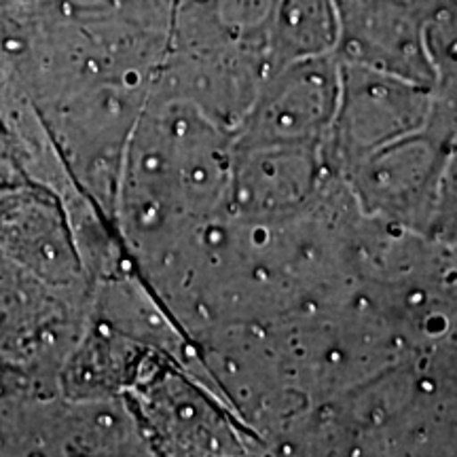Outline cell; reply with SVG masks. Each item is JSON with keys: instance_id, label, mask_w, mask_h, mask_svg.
Returning a JSON list of instances; mask_svg holds the SVG:
<instances>
[{"instance_id": "obj_1", "label": "cell", "mask_w": 457, "mask_h": 457, "mask_svg": "<svg viewBox=\"0 0 457 457\" xmlns=\"http://www.w3.org/2000/svg\"><path fill=\"white\" fill-rule=\"evenodd\" d=\"M339 64L341 91L327 138V162L343 179L379 146L424 129L432 89L352 62Z\"/></svg>"}, {"instance_id": "obj_2", "label": "cell", "mask_w": 457, "mask_h": 457, "mask_svg": "<svg viewBox=\"0 0 457 457\" xmlns=\"http://www.w3.org/2000/svg\"><path fill=\"white\" fill-rule=\"evenodd\" d=\"M449 153V142L426 125L379 146L343 180L362 214L428 236Z\"/></svg>"}, {"instance_id": "obj_3", "label": "cell", "mask_w": 457, "mask_h": 457, "mask_svg": "<svg viewBox=\"0 0 457 457\" xmlns=\"http://www.w3.org/2000/svg\"><path fill=\"white\" fill-rule=\"evenodd\" d=\"M341 91L339 57L318 55L271 71L233 142L327 145Z\"/></svg>"}, {"instance_id": "obj_4", "label": "cell", "mask_w": 457, "mask_h": 457, "mask_svg": "<svg viewBox=\"0 0 457 457\" xmlns=\"http://www.w3.org/2000/svg\"><path fill=\"white\" fill-rule=\"evenodd\" d=\"M335 176L327 145L233 142L227 216L288 219L305 210Z\"/></svg>"}, {"instance_id": "obj_5", "label": "cell", "mask_w": 457, "mask_h": 457, "mask_svg": "<svg viewBox=\"0 0 457 457\" xmlns=\"http://www.w3.org/2000/svg\"><path fill=\"white\" fill-rule=\"evenodd\" d=\"M337 4L339 60L432 89L434 71L424 41L421 0H337Z\"/></svg>"}, {"instance_id": "obj_6", "label": "cell", "mask_w": 457, "mask_h": 457, "mask_svg": "<svg viewBox=\"0 0 457 457\" xmlns=\"http://www.w3.org/2000/svg\"><path fill=\"white\" fill-rule=\"evenodd\" d=\"M339 28L337 0H278L267 34L270 72L305 57L337 55Z\"/></svg>"}, {"instance_id": "obj_7", "label": "cell", "mask_w": 457, "mask_h": 457, "mask_svg": "<svg viewBox=\"0 0 457 457\" xmlns=\"http://www.w3.org/2000/svg\"><path fill=\"white\" fill-rule=\"evenodd\" d=\"M428 237L457 248V146L451 148L445 163Z\"/></svg>"}]
</instances>
